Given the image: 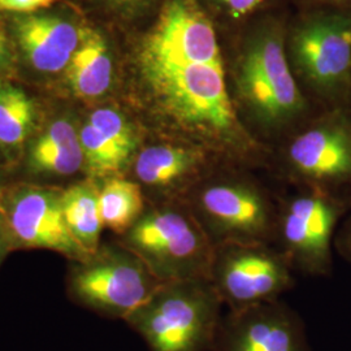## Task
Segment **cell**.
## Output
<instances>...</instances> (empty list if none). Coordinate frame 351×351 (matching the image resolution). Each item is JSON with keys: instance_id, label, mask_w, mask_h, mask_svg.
<instances>
[{"instance_id": "d4e9b609", "label": "cell", "mask_w": 351, "mask_h": 351, "mask_svg": "<svg viewBox=\"0 0 351 351\" xmlns=\"http://www.w3.org/2000/svg\"><path fill=\"white\" fill-rule=\"evenodd\" d=\"M152 0H104V3L114 11L121 14H134L146 8Z\"/></svg>"}, {"instance_id": "5bb4252c", "label": "cell", "mask_w": 351, "mask_h": 351, "mask_svg": "<svg viewBox=\"0 0 351 351\" xmlns=\"http://www.w3.org/2000/svg\"><path fill=\"white\" fill-rule=\"evenodd\" d=\"M85 30L59 16L30 14L16 21L14 34L29 64L42 73L66 69Z\"/></svg>"}, {"instance_id": "8992f818", "label": "cell", "mask_w": 351, "mask_h": 351, "mask_svg": "<svg viewBox=\"0 0 351 351\" xmlns=\"http://www.w3.org/2000/svg\"><path fill=\"white\" fill-rule=\"evenodd\" d=\"M289 62L326 108L351 95V8H329L301 20L287 43Z\"/></svg>"}, {"instance_id": "cb8c5ba5", "label": "cell", "mask_w": 351, "mask_h": 351, "mask_svg": "<svg viewBox=\"0 0 351 351\" xmlns=\"http://www.w3.org/2000/svg\"><path fill=\"white\" fill-rule=\"evenodd\" d=\"M335 247L339 255L351 264V211L346 215L335 239Z\"/></svg>"}, {"instance_id": "d6986e66", "label": "cell", "mask_w": 351, "mask_h": 351, "mask_svg": "<svg viewBox=\"0 0 351 351\" xmlns=\"http://www.w3.org/2000/svg\"><path fill=\"white\" fill-rule=\"evenodd\" d=\"M36 107L23 88L0 84V146L19 147L34 125Z\"/></svg>"}, {"instance_id": "9c48e42d", "label": "cell", "mask_w": 351, "mask_h": 351, "mask_svg": "<svg viewBox=\"0 0 351 351\" xmlns=\"http://www.w3.org/2000/svg\"><path fill=\"white\" fill-rule=\"evenodd\" d=\"M293 267L281 251L269 245H223L215 249L210 281L223 304L237 311L277 301L293 287Z\"/></svg>"}, {"instance_id": "4316f807", "label": "cell", "mask_w": 351, "mask_h": 351, "mask_svg": "<svg viewBox=\"0 0 351 351\" xmlns=\"http://www.w3.org/2000/svg\"><path fill=\"white\" fill-rule=\"evenodd\" d=\"M328 8H351V0H316Z\"/></svg>"}, {"instance_id": "2e32d148", "label": "cell", "mask_w": 351, "mask_h": 351, "mask_svg": "<svg viewBox=\"0 0 351 351\" xmlns=\"http://www.w3.org/2000/svg\"><path fill=\"white\" fill-rule=\"evenodd\" d=\"M84 163L80 132L64 119L50 124L30 151V165L40 173L73 175Z\"/></svg>"}, {"instance_id": "8fae6325", "label": "cell", "mask_w": 351, "mask_h": 351, "mask_svg": "<svg viewBox=\"0 0 351 351\" xmlns=\"http://www.w3.org/2000/svg\"><path fill=\"white\" fill-rule=\"evenodd\" d=\"M211 351H311L301 317L281 302L259 303L221 319Z\"/></svg>"}, {"instance_id": "6da1fadb", "label": "cell", "mask_w": 351, "mask_h": 351, "mask_svg": "<svg viewBox=\"0 0 351 351\" xmlns=\"http://www.w3.org/2000/svg\"><path fill=\"white\" fill-rule=\"evenodd\" d=\"M137 64L151 113L172 141L232 165L263 159L262 143L236 110L219 39L199 0H165Z\"/></svg>"}, {"instance_id": "484cf974", "label": "cell", "mask_w": 351, "mask_h": 351, "mask_svg": "<svg viewBox=\"0 0 351 351\" xmlns=\"http://www.w3.org/2000/svg\"><path fill=\"white\" fill-rule=\"evenodd\" d=\"M10 65H11V52H10L4 29L0 25V73L7 71Z\"/></svg>"}, {"instance_id": "3957f363", "label": "cell", "mask_w": 351, "mask_h": 351, "mask_svg": "<svg viewBox=\"0 0 351 351\" xmlns=\"http://www.w3.org/2000/svg\"><path fill=\"white\" fill-rule=\"evenodd\" d=\"M223 302L208 278L165 282L126 320L151 351H211Z\"/></svg>"}, {"instance_id": "e0dca14e", "label": "cell", "mask_w": 351, "mask_h": 351, "mask_svg": "<svg viewBox=\"0 0 351 351\" xmlns=\"http://www.w3.org/2000/svg\"><path fill=\"white\" fill-rule=\"evenodd\" d=\"M99 189L93 182H82L62 194V207L66 226L86 255L98 250L101 221Z\"/></svg>"}, {"instance_id": "ffe728a7", "label": "cell", "mask_w": 351, "mask_h": 351, "mask_svg": "<svg viewBox=\"0 0 351 351\" xmlns=\"http://www.w3.org/2000/svg\"><path fill=\"white\" fill-rule=\"evenodd\" d=\"M80 141L86 168L95 177H116L130 163V159L88 121L80 130Z\"/></svg>"}, {"instance_id": "277c9868", "label": "cell", "mask_w": 351, "mask_h": 351, "mask_svg": "<svg viewBox=\"0 0 351 351\" xmlns=\"http://www.w3.org/2000/svg\"><path fill=\"white\" fill-rule=\"evenodd\" d=\"M185 202L215 247L269 245L277 237L278 210L268 193L250 177L213 171Z\"/></svg>"}, {"instance_id": "52a82bcc", "label": "cell", "mask_w": 351, "mask_h": 351, "mask_svg": "<svg viewBox=\"0 0 351 351\" xmlns=\"http://www.w3.org/2000/svg\"><path fill=\"white\" fill-rule=\"evenodd\" d=\"M284 163L303 189L351 198V112L326 108L310 119L289 141Z\"/></svg>"}, {"instance_id": "7402d4cb", "label": "cell", "mask_w": 351, "mask_h": 351, "mask_svg": "<svg viewBox=\"0 0 351 351\" xmlns=\"http://www.w3.org/2000/svg\"><path fill=\"white\" fill-rule=\"evenodd\" d=\"M215 11L239 21L259 11L268 0H208Z\"/></svg>"}, {"instance_id": "30bf717a", "label": "cell", "mask_w": 351, "mask_h": 351, "mask_svg": "<svg viewBox=\"0 0 351 351\" xmlns=\"http://www.w3.org/2000/svg\"><path fill=\"white\" fill-rule=\"evenodd\" d=\"M164 284L138 256L110 254L75 276V290L91 307L128 319Z\"/></svg>"}, {"instance_id": "ac0fdd59", "label": "cell", "mask_w": 351, "mask_h": 351, "mask_svg": "<svg viewBox=\"0 0 351 351\" xmlns=\"http://www.w3.org/2000/svg\"><path fill=\"white\" fill-rule=\"evenodd\" d=\"M103 226L125 233L143 215L145 198L138 182L121 177L108 178L99 191Z\"/></svg>"}, {"instance_id": "603a6c76", "label": "cell", "mask_w": 351, "mask_h": 351, "mask_svg": "<svg viewBox=\"0 0 351 351\" xmlns=\"http://www.w3.org/2000/svg\"><path fill=\"white\" fill-rule=\"evenodd\" d=\"M58 0H0V10L8 12L32 13L49 8Z\"/></svg>"}, {"instance_id": "4fadbf2b", "label": "cell", "mask_w": 351, "mask_h": 351, "mask_svg": "<svg viewBox=\"0 0 351 351\" xmlns=\"http://www.w3.org/2000/svg\"><path fill=\"white\" fill-rule=\"evenodd\" d=\"M5 217L14 236L27 246L88 256L66 226L62 195L34 186L17 189L5 203Z\"/></svg>"}, {"instance_id": "5b68a950", "label": "cell", "mask_w": 351, "mask_h": 351, "mask_svg": "<svg viewBox=\"0 0 351 351\" xmlns=\"http://www.w3.org/2000/svg\"><path fill=\"white\" fill-rule=\"evenodd\" d=\"M126 233L128 247L162 282L210 280L216 247L186 202L143 213Z\"/></svg>"}, {"instance_id": "7a4b0ae2", "label": "cell", "mask_w": 351, "mask_h": 351, "mask_svg": "<svg viewBox=\"0 0 351 351\" xmlns=\"http://www.w3.org/2000/svg\"><path fill=\"white\" fill-rule=\"evenodd\" d=\"M230 95L243 124L267 136L308 121L310 103L293 75L284 30L276 23L262 24L245 38Z\"/></svg>"}, {"instance_id": "ba28073f", "label": "cell", "mask_w": 351, "mask_h": 351, "mask_svg": "<svg viewBox=\"0 0 351 351\" xmlns=\"http://www.w3.org/2000/svg\"><path fill=\"white\" fill-rule=\"evenodd\" d=\"M351 211V198L303 189L278 210L277 237L289 263L308 276H330L339 221Z\"/></svg>"}, {"instance_id": "9a60e30c", "label": "cell", "mask_w": 351, "mask_h": 351, "mask_svg": "<svg viewBox=\"0 0 351 351\" xmlns=\"http://www.w3.org/2000/svg\"><path fill=\"white\" fill-rule=\"evenodd\" d=\"M66 78L77 97L99 99L113 84V58L107 40L95 30H85L66 66Z\"/></svg>"}, {"instance_id": "7c38bea8", "label": "cell", "mask_w": 351, "mask_h": 351, "mask_svg": "<svg viewBox=\"0 0 351 351\" xmlns=\"http://www.w3.org/2000/svg\"><path fill=\"white\" fill-rule=\"evenodd\" d=\"M216 160L197 146L169 141L139 151L134 159L136 182L169 197V202H185L190 193L213 172Z\"/></svg>"}, {"instance_id": "44dd1931", "label": "cell", "mask_w": 351, "mask_h": 351, "mask_svg": "<svg viewBox=\"0 0 351 351\" xmlns=\"http://www.w3.org/2000/svg\"><path fill=\"white\" fill-rule=\"evenodd\" d=\"M88 121L110 139L128 159H133L138 149V134L124 113L112 107H101L91 112Z\"/></svg>"}]
</instances>
